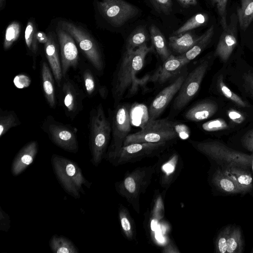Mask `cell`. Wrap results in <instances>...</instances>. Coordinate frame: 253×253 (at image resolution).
<instances>
[{
    "label": "cell",
    "instance_id": "obj_23",
    "mask_svg": "<svg viewBox=\"0 0 253 253\" xmlns=\"http://www.w3.org/2000/svg\"><path fill=\"white\" fill-rule=\"evenodd\" d=\"M217 109V105L214 102L204 100L198 103L187 110L184 114V118L190 121H201L213 115Z\"/></svg>",
    "mask_w": 253,
    "mask_h": 253
},
{
    "label": "cell",
    "instance_id": "obj_7",
    "mask_svg": "<svg viewBox=\"0 0 253 253\" xmlns=\"http://www.w3.org/2000/svg\"><path fill=\"white\" fill-rule=\"evenodd\" d=\"M57 25L72 36L94 68L98 71L104 69V62L99 46L86 29L81 25L65 20H59Z\"/></svg>",
    "mask_w": 253,
    "mask_h": 253
},
{
    "label": "cell",
    "instance_id": "obj_46",
    "mask_svg": "<svg viewBox=\"0 0 253 253\" xmlns=\"http://www.w3.org/2000/svg\"><path fill=\"white\" fill-rule=\"evenodd\" d=\"M245 88L253 97V72H248L243 74Z\"/></svg>",
    "mask_w": 253,
    "mask_h": 253
},
{
    "label": "cell",
    "instance_id": "obj_34",
    "mask_svg": "<svg viewBox=\"0 0 253 253\" xmlns=\"http://www.w3.org/2000/svg\"><path fill=\"white\" fill-rule=\"evenodd\" d=\"M81 75L86 94L90 97L93 96L97 91V84L92 71L88 67L82 68Z\"/></svg>",
    "mask_w": 253,
    "mask_h": 253
},
{
    "label": "cell",
    "instance_id": "obj_21",
    "mask_svg": "<svg viewBox=\"0 0 253 253\" xmlns=\"http://www.w3.org/2000/svg\"><path fill=\"white\" fill-rule=\"evenodd\" d=\"M38 150V144L32 141L23 146L17 154L11 165L12 175L17 176L21 174L34 161Z\"/></svg>",
    "mask_w": 253,
    "mask_h": 253
},
{
    "label": "cell",
    "instance_id": "obj_2",
    "mask_svg": "<svg viewBox=\"0 0 253 253\" xmlns=\"http://www.w3.org/2000/svg\"><path fill=\"white\" fill-rule=\"evenodd\" d=\"M89 130L90 161L97 167L105 159L112 133L111 122L106 117L101 104L90 112Z\"/></svg>",
    "mask_w": 253,
    "mask_h": 253
},
{
    "label": "cell",
    "instance_id": "obj_41",
    "mask_svg": "<svg viewBox=\"0 0 253 253\" xmlns=\"http://www.w3.org/2000/svg\"><path fill=\"white\" fill-rule=\"evenodd\" d=\"M228 0H211L213 5H215L218 13L220 17V24L222 29L226 28L228 24L227 23L226 6Z\"/></svg>",
    "mask_w": 253,
    "mask_h": 253
},
{
    "label": "cell",
    "instance_id": "obj_13",
    "mask_svg": "<svg viewBox=\"0 0 253 253\" xmlns=\"http://www.w3.org/2000/svg\"><path fill=\"white\" fill-rule=\"evenodd\" d=\"M159 156L156 165L155 174L158 177L161 186L167 190L175 181L183 168L179 154L175 152Z\"/></svg>",
    "mask_w": 253,
    "mask_h": 253
},
{
    "label": "cell",
    "instance_id": "obj_16",
    "mask_svg": "<svg viewBox=\"0 0 253 253\" xmlns=\"http://www.w3.org/2000/svg\"><path fill=\"white\" fill-rule=\"evenodd\" d=\"M186 73L179 76L169 85L162 90L152 101L148 109V120L157 119L179 91L186 76Z\"/></svg>",
    "mask_w": 253,
    "mask_h": 253
},
{
    "label": "cell",
    "instance_id": "obj_35",
    "mask_svg": "<svg viewBox=\"0 0 253 253\" xmlns=\"http://www.w3.org/2000/svg\"><path fill=\"white\" fill-rule=\"evenodd\" d=\"M243 250L242 232L239 227L231 228L227 239V253H241Z\"/></svg>",
    "mask_w": 253,
    "mask_h": 253
},
{
    "label": "cell",
    "instance_id": "obj_40",
    "mask_svg": "<svg viewBox=\"0 0 253 253\" xmlns=\"http://www.w3.org/2000/svg\"><path fill=\"white\" fill-rule=\"evenodd\" d=\"M229 126L222 119H217L208 121L202 125L204 130L209 132L227 129Z\"/></svg>",
    "mask_w": 253,
    "mask_h": 253
},
{
    "label": "cell",
    "instance_id": "obj_52",
    "mask_svg": "<svg viewBox=\"0 0 253 253\" xmlns=\"http://www.w3.org/2000/svg\"><path fill=\"white\" fill-rule=\"evenodd\" d=\"M251 168L252 169V170H253V153L252 154Z\"/></svg>",
    "mask_w": 253,
    "mask_h": 253
},
{
    "label": "cell",
    "instance_id": "obj_51",
    "mask_svg": "<svg viewBox=\"0 0 253 253\" xmlns=\"http://www.w3.org/2000/svg\"><path fill=\"white\" fill-rule=\"evenodd\" d=\"M6 4V0H0V10L4 8Z\"/></svg>",
    "mask_w": 253,
    "mask_h": 253
},
{
    "label": "cell",
    "instance_id": "obj_3",
    "mask_svg": "<svg viewBox=\"0 0 253 253\" xmlns=\"http://www.w3.org/2000/svg\"><path fill=\"white\" fill-rule=\"evenodd\" d=\"M155 164L139 167L127 171L124 178L115 184L118 193L125 198L138 214L140 213V198L150 185L155 174Z\"/></svg>",
    "mask_w": 253,
    "mask_h": 253
},
{
    "label": "cell",
    "instance_id": "obj_9",
    "mask_svg": "<svg viewBox=\"0 0 253 253\" xmlns=\"http://www.w3.org/2000/svg\"><path fill=\"white\" fill-rule=\"evenodd\" d=\"M42 129L56 146L70 153L79 150L77 129L69 125L57 121L52 116H48L43 121Z\"/></svg>",
    "mask_w": 253,
    "mask_h": 253
},
{
    "label": "cell",
    "instance_id": "obj_22",
    "mask_svg": "<svg viewBox=\"0 0 253 253\" xmlns=\"http://www.w3.org/2000/svg\"><path fill=\"white\" fill-rule=\"evenodd\" d=\"M41 73L44 96L49 107L54 108L56 104L55 79L48 64L44 61L42 63Z\"/></svg>",
    "mask_w": 253,
    "mask_h": 253
},
{
    "label": "cell",
    "instance_id": "obj_20",
    "mask_svg": "<svg viewBox=\"0 0 253 253\" xmlns=\"http://www.w3.org/2000/svg\"><path fill=\"white\" fill-rule=\"evenodd\" d=\"M222 170L240 190L245 194L252 190L253 187V177L249 169L238 165L231 164L223 166Z\"/></svg>",
    "mask_w": 253,
    "mask_h": 253
},
{
    "label": "cell",
    "instance_id": "obj_6",
    "mask_svg": "<svg viewBox=\"0 0 253 253\" xmlns=\"http://www.w3.org/2000/svg\"><path fill=\"white\" fill-rule=\"evenodd\" d=\"M193 147L208 157L223 166L233 164L249 169L251 168L252 154L240 152L216 141H191Z\"/></svg>",
    "mask_w": 253,
    "mask_h": 253
},
{
    "label": "cell",
    "instance_id": "obj_36",
    "mask_svg": "<svg viewBox=\"0 0 253 253\" xmlns=\"http://www.w3.org/2000/svg\"><path fill=\"white\" fill-rule=\"evenodd\" d=\"M208 20V16L205 13H198L187 20L183 25L173 32L177 35L197 28L205 24Z\"/></svg>",
    "mask_w": 253,
    "mask_h": 253
},
{
    "label": "cell",
    "instance_id": "obj_11",
    "mask_svg": "<svg viewBox=\"0 0 253 253\" xmlns=\"http://www.w3.org/2000/svg\"><path fill=\"white\" fill-rule=\"evenodd\" d=\"M210 62L209 58L203 59L187 75L174 99L173 103L174 111H181L196 95L209 68Z\"/></svg>",
    "mask_w": 253,
    "mask_h": 253
},
{
    "label": "cell",
    "instance_id": "obj_30",
    "mask_svg": "<svg viewBox=\"0 0 253 253\" xmlns=\"http://www.w3.org/2000/svg\"><path fill=\"white\" fill-rule=\"evenodd\" d=\"M241 3L237 16L240 28L245 31L253 20V0H241Z\"/></svg>",
    "mask_w": 253,
    "mask_h": 253
},
{
    "label": "cell",
    "instance_id": "obj_38",
    "mask_svg": "<svg viewBox=\"0 0 253 253\" xmlns=\"http://www.w3.org/2000/svg\"><path fill=\"white\" fill-rule=\"evenodd\" d=\"M217 86L219 91L224 97L234 103L237 105L242 107H249V105L245 101H244L237 94L231 90L230 89L224 84L222 75L219 76L217 80Z\"/></svg>",
    "mask_w": 253,
    "mask_h": 253
},
{
    "label": "cell",
    "instance_id": "obj_15",
    "mask_svg": "<svg viewBox=\"0 0 253 253\" xmlns=\"http://www.w3.org/2000/svg\"><path fill=\"white\" fill-rule=\"evenodd\" d=\"M60 52L63 78L67 77L70 68L76 69L79 64V55L76 42L72 36L61 27L55 28Z\"/></svg>",
    "mask_w": 253,
    "mask_h": 253
},
{
    "label": "cell",
    "instance_id": "obj_19",
    "mask_svg": "<svg viewBox=\"0 0 253 253\" xmlns=\"http://www.w3.org/2000/svg\"><path fill=\"white\" fill-rule=\"evenodd\" d=\"M187 64L180 55L171 54L152 76L151 81L163 84L179 74Z\"/></svg>",
    "mask_w": 253,
    "mask_h": 253
},
{
    "label": "cell",
    "instance_id": "obj_44",
    "mask_svg": "<svg viewBox=\"0 0 253 253\" xmlns=\"http://www.w3.org/2000/svg\"><path fill=\"white\" fill-rule=\"evenodd\" d=\"M227 114L229 119L235 124H240L245 120L244 115L235 109H231L228 110Z\"/></svg>",
    "mask_w": 253,
    "mask_h": 253
},
{
    "label": "cell",
    "instance_id": "obj_5",
    "mask_svg": "<svg viewBox=\"0 0 253 253\" xmlns=\"http://www.w3.org/2000/svg\"><path fill=\"white\" fill-rule=\"evenodd\" d=\"M184 127L168 119L148 120L140 130L128 135L123 146L135 143L172 142Z\"/></svg>",
    "mask_w": 253,
    "mask_h": 253
},
{
    "label": "cell",
    "instance_id": "obj_4",
    "mask_svg": "<svg viewBox=\"0 0 253 253\" xmlns=\"http://www.w3.org/2000/svg\"><path fill=\"white\" fill-rule=\"evenodd\" d=\"M51 162L57 179L68 194L80 198L81 193L84 194L83 185L90 188L91 183L85 178L75 162L56 154L52 155Z\"/></svg>",
    "mask_w": 253,
    "mask_h": 253
},
{
    "label": "cell",
    "instance_id": "obj_24",
    "mask_svg": "<svg viewBox=\"0 0 253 253\" xmlns=\"http://www.w3.org/2000/svg\"><path fill=\"white\" fill-rule=\"evenodd\" d=\"M200 36L188 31L169 38V47L175 53L182 54L191 49L199 40Z\"/></svg>",
    "mask_w": 253,
    "mask_h": 253
},
{
    "label": "cell",
    "instance_id": "obj_45",
    "mask_svg": "<svg viewBox=\"0 0 253 253\" xmlns=\"http://www.w3.org/2000/svg\"><path fill=\"white\" fill-rule=\"evenodd\" d=\"M241 141L244 147L253 153V129L249 130L244 135Z\"/></svg>",
    "mask_w": 253,
    "mask_h": 253
},
{
    "label": "cell",
    "instance_id": "obj_28",
    "mask_svg": "<svg viewBox=\"0 0 253 253\" xmlns=\"http://www.w3.org/2000/svg\"><path fill=\"white\" fill-rule=\"evenodd\" d=\"M118 215L121 227L125 236L127 240L133 241L136 237V229L129 211L126 207L121 205Z\"/></svg>",
    "mask_w": 253,
    "mask_h": 253
},
{
    "label": "cell",
    "instance_id": "obj_1",
    "mask_svg": "<svg viewBox=\"0 0 253 253\" xmlns=\"http://www.w3.org/2000/svg\"><path fill=\"white\" fill-rule=\"evenodd\" d=\"M154 49L153 45L148 46L145 43L134 50H126L112 81V93L115 107L123 99L136 74L143 68L146 55Z\"/></svg>",
    "mask_w": 253,
    "mask_h": 253
},
{
    "label": "cell",
    "instance_id": "obj_31",
    "mask_svg": "<svg viewBox=\"0 0 253 253\" xmlns=\"http://www.w3.org/2000/svg\"><path fill=\"white\" fill-rule=\"evenodd\" d=\"M51 250L54 253H78V248L68 238L53 235L49 241Z\"/></svg>",
    "mask_w": 253,
    "mask_h": 253
},
{
    "label": "cell",
    "instance_id": "obj_39",
    "mask_svg": "<svg viewBox=\"0 0 253 253\" xmlns=\"http://www.w3.org/2000/svg\"><path fill=\"white\" fill-rule=\"evenodd\" d=\"M231 228L232 227L230 225L227 226L218 235L215 241L216 252L220 253H226L227 239Z\"/></svg>",
    "mask_w": 253,
    "mask_h": 253
},
{
    "label": "cell",
    "instance_id": "obj_43",
    "mask_svg": "<svg viewBox=\"0 0 253 253\" xmlns=\"http://www.w3.org/2000/svg\"><path fill=\"white\" fill-rule=\"evenodd\" d=\"M156 198L151 214L153 219L160 220L164 215V202L161 195H157Z\"/></svg>",
    "mask_w": 253,
    "mask_h": 253
},
{
    "label": "cell",
    "instance_id": "obj_29",
    "mask_svg": "<svg viewBox=\"0 0 253 253\" xmlns=\"http://www.w3.org/2000/svg\"><path fill=\"white\" fill-rule=\"evenodd\" d=\"M150 38L145 26L137 27L129 35L126 42V50H134L146 43Z\"/></svg>",
    "mask_w": 253,
    "mask_h": 253
},
{
    "label": "cell",
    "instance_id": "obj_17",
    "mask_svg": "<svg viewBox=\"0 0 253 253\" xmlns=\"http://www.w3.org/2000/svg\"><path fill=\"white\" fill-rule=\"evenodd\" d=\"M237 16L233 13L227 26L223 29L214 54L223 62H226L237 44Z\"/></svg>",
    "mask_w": 253,
    "mask_h": 253
},
{
    "label": "cell",
    "instance_id": "obj_47",
    "mask_svg": "<svg viewBox=\"0 0 253 253\" xmlns=\"http://www.w3.org/2000/svg\"><path fill=\"white\" fill-rule=\"evenodd\" d=\"M0 229L7 231L10 226V220L9 215L0 208Z\"/></svg>",
    "mask_w": 253,
    "mask_h": 253
},
{
    "label": "cell",
    "instance_id": "obj_53",
    "mask_svg": "<svg viewBox=\"0 0 253 253\" xmlns=\"http://www.w3.org/2000/svg\"></svg>",
    "mask_w": 253,
    "mask_h": 253
},
{
    "label": "cell",
    "instance_id": "obj_14",
    "mask_svg": "<svg viewBox=\"0 0 253 253\" xmlns=\"http://www.w3.org/2000/svg\"><path fill=\"white\" fill-rule=\"evenodd\" d=\"M61 86V101L67 117L73 120L83 109L84 93L72 80L63 78Z\"/></svg>",
    "mask_w": 253,
    "mask_h": 253
},
{
    "label": "cell",
    "instance_id": "obj_32",
    "mask_svg": "<svg viewBox=\"0 0 253 253\" xmlns=\"http://www.w3.org/2000/svg\"><path fill=\"white\" fill-rule=\"evenodd\" d=\"M37 31L35 21L32 19H30L27 23L25 31V41L27 49L35 56L38 50Z\"/></svg>",
    "mask_w": 253,
    "mask_h": 253
},
{
    "label": "cell",
    "instance_id": "obj_33",
    "mask_svg": "<svg viewBox=\"0 0 253 253\" xmlns=\"http://www.w3.org/2000/svg\"><path fill=\"white\" fill-rule=\"evenodd\" d=\"M21 124L16 113L11 110H0V137L5 134L10 128Z\"/></svg>",
    "mask_w": 253,
    "mask_h": 253
},
{
    "label": "cell",
    "instance_id": "obj_18",
    "mask_svg": "<svg viewBox=\"0 0 253 253\" xmlns=\"http://www.w3.org/2000/svg\"><path fill=\"white\" fill-rule=\"evenodd\" d=\"M48 40L44 44V51L48 65L53 73L55 81L60 87L63 79L61 59L59 57L57 38L53 31L47 34Z\"/></svg>",
    "mask_w": 253,
    "mask_h": 253
},
{
    "label": "cell",
    "instance_id": "obj_42",
    "mask_svg": "<svg viewBox=\"0 0 253 253\" xmlns=\"http://www.w3.org/2000/svg\"><path fill=\"white\" fill-rule=\"evenodd\" d=\"M155 10L159 13L169 15L172 11L171 0H149Z\"/></svg>",
    "mask_w": 253,
    "mask_h": 253
},
{
    "label": "cell",
    "instance_id": "obj_48",
    "mask_svg": "<svg viewBox=\"0 0 253 253\" xmlns=\"http://www.w3.org/2000/svg\"><path fill=\"white\" fill-rule=\"evenodd\" d=\"M181 5L184 7H189L195 6L198 3L197 0H177Z\"/></svg>",
    "mask_w": 253,
    "mask_h": 253
},
{
    "label": "cell",
    "instance_id": "obj_37",
    "mask_svg": "<svg viewBox=\"0 0 253 253\" xmlns=\"http://www.w3.org/2000/svg\"><path fill=\"white\" fill-rule=\"evenodd\" d=\"M21 32V25L16 21L10 23L7 27L4 37L3 47L5 50L9 49L18 39Z\"/></svg>",
    "mask_w": 253,
    "mask_h": 253
},
{
    "label": "cell",
    "instance_id": "obj_27",
    "mask_svg": "<svg viewBox=\"0 0 253 253\" xmlns=\"http://www.w3.org/2000/svg\"><path fill=\"white\" fill-rule=\"evenodd\" d=\"M212 183L219 191L228 194H241L236 184L223 172L217 169L212 175Z\"/></svg>",
    "mask_w": 253,
    "mask_h": 253
},
{
    "label": "cell",
    "instance_id": "obj_26",
    "mask_svg": "<svg viewBox=\"0 0 253 253\" xmlns=\"http://www.w3.org/2000/svg\"><path fill=\"white\" fill-rule=\"evenodd\" d=\"M149 32L153 46L161 60L164 62L171 54L167 46L165 37L159 29L154 25L150 26Z\"/></svg>",
    "mask_w": 253,
    "mask_h": 253
},
{
    "label": "cell",
    "instance_id": "obj_50",
    "mask_svg": "<svg viewBox=\"0 0 253 253\" xmlns=\"http://www.w3.org/2000/svg\"><path fill=\"white\" fill-rule=\"evenodd\" d=\"M164 253H179L176 247L173 244H169L166 246L163 250Z\"/></svg>",
    "mask_w": 253,
    "mask_h": 253
},
{
    "label": "cell",
    "instance_id": "obj_25",
    "mask_svg": "<svg viewBox=\"0 0 253 253\" xmlns=\"http://www.w3.org/2000/svg\"><path fill=\"white\" fill-rule=\"evenodd\" d=\"M214 34V26L211 25L203 35L188 51L179 55L187 63L198 56L211 42Z\"/></svg>",
    "mask_w": 253,
    "mask_h": 253
},
{
    "label": "cell",
    "instance_id": "obj_12",
    "mask_svg": "<svg viewBox=\"0 0 253 253\" xmlns=\"http://www.w3.org/2000/svg\"><path fill=\"white\" fill-rule=\"evenodd\" d=\"M112 140L105 159L117 153L123 146L131 129L129 108L126 104L116 106L111 122Z\"/></svg>",
    "mask_w": 253,
    "mask_h": 253
},
{
    "label": "cell",
    "instance_id": "obj_10",
    "mask_svg": "<svg viewBox=\"0 0 253 253\" xmlns=\"http://www.w3.org/2000/svg\"><path fill=\"white\" fill-rule=\"evenodd\" d=\"M97 6L103 18L115 27L122 26L139 13L137 7L124 0H100Z\"/></svg>",
    "mask_w": 253,
    "mask_h": 253
},
{
    "label": "cell",
    "instance_id": "obj_8",
    "mask_svg": "<svg viewBox=\"0 0 253 253\" xmlns=\"http://www.w3.org/2000/svg\"><path fill=\"white\" fill-rule=\"evenodd\" d=\"M171 144V142L132 143L124 145L117 153L105 159L114 166L133 163L146 158L159 156Z\"/></svg>",
    "mask_w": 253,
    "mask_h": 253
},
{
    "label": "cell",
    "instance_id": "obj_49",
    "mask_svg": "<svg viewBox=\"0 0 253 253\" xmlns=\"http://www.w3.org/2000/svg\"><path fill=\"white\" fill-rule=\"evenodd\" d=\"M37 38L39 42L45 44L48 40L47 35L43 32L37 31Z\"/></svg>",
    "mask_w": 253,
    "mask_h": 253
}]
</instances>
